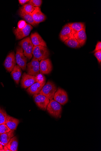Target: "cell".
<instances>
[{
  "mask_svg": "<svg viewBox=\"0 0 101 151\" xmlns=\"http://www.w3.org/2000/svg\"><path fill=\"white\" fill-rule=\"evenodd\" d=\"M47 110L52 116L56 118L61 117L62 107L61 104L52 99L47 107Z\"/></svg>",
  "mask_w": 101,
  "mask_h": 151,
  "instance_id": "6da1fadb",
  "label": "cell"
},
{
  "mask_svg": "<svg viewBox=\"0 0 101 151\" xmlns=\"http://www.w3.org/2000/svg\"><path fill=\"white\" fill-rule=\"evenodd\" d=\"M49 55V52L47 47L42 46H34L33 55L34 58L39 61L48 59Z\"/></svg>",
  "mask_w": 101,
  "mask_h": 151,
  "instance_id": "7a4b0ae2",
  "label": "cell"
},
{
  "mask_svg": "<svg viewBox=\"0 0 101 151\" xmlns=\"http://www.w3.org/2000/svg\"><path fill=\"white\" fill-rule=\"evenodd\" d=\"M57 90V88L55 84L52 81H49L43 87L39 93L45 96L51 101L53 99Z\"/></svg>",
  "mask_w": 101,
  "mask_h": 151,
  "instance_id": "3957f363",
  "label": "cell"
},
{
  "mask_svg": "<svg viewBox=\"0 0 101 151\" xmlns=\"http://www.w3.org/2000/svg\"><path fill=\"white\" fill-rule=\"evenodd\" d=\"M16 52V63L23 70L25 71L26 69L27 58L25 56L23 50L20 47H17Z\"/></svg>",
  "mask_w": 101,
  "mask_h": 151,
  "instance_id": "277c9868",
  "label": "cell"
},
{
  "mask_svg": "<svg viewBox=\"0 0 101 151\" xmlns=\"http://www.w3.org/2000/svg\"><path fill=\"white\" fill-rule=\"evenodd\" d=\"M27 74L36 76L40 73V63L37 59L33 58L32 61L27 64Z\"/></svg>",
  "mask_w": 101,
  "mask_h": 151,
  "instance_id": "5b68a950",
  "label": "cell"
},
{
  "mask_svg": "<svg viewBox=\"0 0 101 151\" xmlns=\"http://www.w3.org/2000/svg\"><path fill=\"white\" fill-rule=\"evenodd\" d=\"M33 97L37 106L43 110L45 111L50 102L49 99L45 96L40 93L34 95Z\"/></svg>",
  "mask_w": 101,
  "mask_h": 151,
  "instance_id": "8992f818",
  "label": "cell"
},
{
  "mask_svg": "<svg viewBox=\"0 0 101 151\" xmlns=\"http://www.w3.org/2000/svg\"><path fill=\"white\" fill-rule=\"evenodd\" d=\"M54 100L62 105H64L68 101V97L66 92L64 89L59 88L54 93Z\"/></svg>",
  "mask_w": 101,
  "mask_h": 151,
  "instance_id": "52a82bcc",
  "label": "cell"
},
{
  "mask_svg": "<svg viewBox=\"0 0 101 151\" xmlns=\"http://www.w3.org/2000/svg\"><path fill=\"white\" fill-rule=\"evenodd\" d=\"M16 63L15 53L11 52L8 55L4 63L6 70L9 72H11Z\"/></svg>",
  "mask_w": 101,
  "mask_h": 151,
  "instance_id": "ba28073f",
  "label": "cell"
},
{
  "mask_svg": "<svg viewBox=\"0 0 101 151\" xmlns=\"http://www.w3.org/2000/svg\"><path fill=\"white\" fill-rule=\"evenodd\" d=\"M33 29V27L31 24H27L26 26L24 28L19 29L17 27L14 29L13 32L16 39L20 40L29 35Z\"/></svg>",
  "mask_w": 101,
  "mask_h": 151,
  "instance_id": "9c48e42d",
  "label": "cell"
},
{
  "mask_svg": "<svg viewBox=\"0 0 101 151\" xmlns=\"http://www.w3.org/2000/svg\"><path fill=\"white\" fill-rule=\"evenodd\" d=\"M36 82V76L30 75L24 73L22 76L21 86L23 88L26 89Z\"/></svg>",
  "mask_w": 101,
  "mask_h": 151,
  "instance_id": "30bf717a",
  "label": "cell"
},
{
  "mask_svg": "<svg viewBox=\"0 0 101 151\" xmlns=\"http://www.w3.org/2000/svg\"><path fill=\"white\" fill-rule=\"evenodd\" d=\"M52 70L51 61L49 59L43 60L40 63V73L43 74L50 73Z\"/></svg>",
  "mask_w": 101,
  "mask_h": 151,
  "instance_id": "8fae6325",
  "label": "cell"
},
{
  "mask_svg": "<svg viewBox=\"0 0 101 151\" xmlns=\"http://www.w3.org/2000/svg\"><path fill=\"white\" fill-rule=\"evenodd\" d=\"M74 37L73 31L70 26L66 24L63 27L60 34V37L62 42H64L69 38Z\"/></svg>",
  "mask_w": 101,
  "mask_h": 151,
  "instance_id": "7c38bea8",
  "label": "cell"
},
{
  "mask_svg": "<svg viewBox=\"0 0 101 151\" xmlns=\"http://www.w3.org/2000/svg\"><path fill=\"white\" fill-rule=\"evenodd\" d=\"M31 14L37 25L44 21L47 19L46 16L41 12L40 8L39 7H37Z\"/></svg>",
  "mask_w": 101,
  "mask_h": 151,
  "instance_id": "4fadbf2b",
  "label": "cell"
},
{
  "mask_svg": "<svg viewBox=\"0 0 101 151\" xmlns=\"http://www.w3.org/2000/svg\"><path fill=\"white\" fill-rule=\"evenodd\" d=\"M31 38L32 42L34 46H42L47 47L46 42L38 33H32Z\"/></svg>",
  "mask_w": 101,
  "mask_h": 151,
  "instance_id": "5bb4252c",
  "label": "cell"
},
{
  "mask_svg": "<svg viewBox=\"0 0 101 151\" xmlns=\"http://www.w3.org/2000/svg\"><path fill=\"white\" fill-rule=\"evenodd\" d=\"M20 122V120L7 115L5 124L12 130H16Z\"/></svg>",
  "mask_w": 101,
  "mask_h": 151,
  "instance_id": "9a60e30c",
  "label": "cell"
},
{
  "mask_svg": "<svg viewBox=\"0 0 101 151\" xmlns=\"http://www.w3.org/2000/svg\"><path fill=\"white\" fill-rule=\"evenodd\" d=\"M45 84L46 83H41L39 82H35L27 89V91L29 94L31 95L39 93Z\"/></svg>",
  "mask_w": 101,
  "mask_h": 151,
  "instance_id": "2e32d148",
  "label": "cell"
},
{
  "mask_svg": "<svg viewBox=\"0 0 101 151\" xmlns=\"http://www.w3.org/2000/svg\"><path fill=\"white\" fill-rule=\"evenodd\" d=\"M22 73L21 68L18 65H16L11 72V75L17 84L19 83Z\"/></svg>",
  "mask_w": 101,
  "mask_h": 151,
  "instance_id": "e0dca14e",
  "label": "cell"
},
{
  "mask_svg": "<svg viewBox=\"0 0 101 151\" xmlns=\"http://www.w3.org/2000/svg\"><path fill=\"white\" fill-rule=\"evenodd\" d=\"M74 36L80 46H83L85 44L86 40L85 27L82 30L75 34Z\"/></svg>",
  "mask_w": 101,
  "mask_h": 151,
  "instance_id": "ac0fdd59",
  "label": "cell"
},
{
  "mask_svg": "<svg viewBox=\"0 0 101 151\" xmlns=\"http://www.w3.org/2000/svg\"><path fill=\"white\" fill-rule=\"evenodd\" d=\"M14 136V131L11 130L8 132L0 134V141L3 146H5Z\"/></svg>",
  "mask_w": 101,
  "mask_h": 151,
  "instance_id": "d6986e66",
  "label": "cell"
},
{
  "mask_svg": "<svg viewBox=\"0 0 101 151\" xmlns=\"http://www.w3.org/2000/svg\"><path fill=\"white\" fill-rule=\"evenodd\" d=\"M20 16L24 19L28 23L34 26L37 25L31 15L25 12L20 9L19 11Z\"/></svg>",
  "mask_w": 101,
  "mask_h": 151,
  "instance_id": "ffe728a7",
  "label": "cell"
},
{
  "mask_svg": "<svg viewBox=\"0 0 101 151\" xmlns=\"http://www.w3.org/2000/svg\"><path fill=\"white\" fill-rule=\"evenodd\" d=\"M68 24L73 31L74 35L82 30L85 27L83 22H74L68 23Z\"/></svg>",
  "mask_w": 101,
  "mask_h": 151,
  "instance_id": "44dd1931",
  "label": "cell"
},
{
  "mask_svg": "<svg viewBox=\"0 0 101 151\" xmlns=\"http://www.w3.org/2000/svg\"><path fill=\"white\" fill-rule=\"evenodd\" d=\"M18 142L16 136H13L8 143L5 146L10 151H17L18 150Z\"/></svg>",
  "mask_w": 101,
  "mask_h": 151,
  "instance_id": "7402d4cb",
  "label": "cell"
},
{
  "mask_svg": "<svg viewBox=\"0 0 101 151\" xmlns=\"http://www.w3.org/2000/svg\"><path fill=\"white\" fill-rule=\"evenodd\" d=\"M64 42L66 45L71 48H78L81 47L74 37L69 38Z\"/></svg>",
  "mask_w": 101,
  "mask_h": 151,
  "instance_id": "603a6c76",
  "label": "cell"
},
{
  "mask_svg": "<svg viewBox=\"0 0 101 151\" xmlns=\"http://www.w3.org/2000/svg\"><path fill=\"white\" fill-rule=\"evenodd\" d=\"M31 43V37H28L20 41L19 43V45L22 48L24 52L26 50Z\"/></svg>",
  "mask_w": 101,
  "mask_h": 151,
  "instance_id": "cb8c5ba5",
  "label": "cell"
},
{
  "mask_svg": "<svg viewBox=\"0 0 101 151\" xmlns=\"http://www.w3.org/2000/svg\"><path fill=\"white\" fill-rule=\"evenodd\" d=\"M36 8L37 7H35L30 4H27L23 5L20 9L25 12L31 14Z\"/></svg>",
  "mask_w": 101,
  "mask_h": 151,
  "instance_id": "d4e9b609",
  "label": "cell"
},
{
  "mask_svg": "<svg viewBox=\"0 0 101 151\" xmlns=\"http://www.w3.org/2000/svg\"><path fill=\"white\" fill-rule=\"evenodd\" d=\"M34 45L32 42L28 46L26 50L23 52L25 56L28 59L31 60L33 57V51Z\"/></svg>",
  "mask_w": 101,
  "mask_h": 151,
  "instance_id": "484cf974",
  "label": "cell"
},
{
  "mask_svg": "<svg viewBox=\"0 0 101 151\" xmlns=\"http://www.w3.org/2000/svg\"><path fill=\"white\" fill-rule=\"evenodd\" d=\"M7 115L5 110L0 107V125L5 124Z\"/></svg>",
  "mask_w": 101,
  "mask_h": 151,
  "instance_id": "4316f807",
  "label": "cell"
},
{
  "mask_svg": "<svg viewBox=\"0 0 101 151\" xmlns=\"http://www.w3.org/2000/svg\"><path fill=\"white\" fill-rule=\"evenodd\" d=\"M43 75L40 73L36 76V82L41 83H46V78Z\"/></svg>",
  "mask_w": 101,
  "mask_h": 151,
  "instance_id": "83f0119b",
  "label": "cell"
},
{
  "mask_svg": "<svg viewBox=\"0 0 101 151\" xmlns=\"http://www.w3.org/2000/svg\"><path fill=\"white\" fill-rule=\"evenodd\" d=\"M42 3L41 0H30L27 4H30L35 7H39Z\"/></svg>",
  "mask_w": 101,
  "mask_h": 151,
  "instance_id": "f1b7e54d",
  "label": "cell"
},
{
  "mask_svg": "<svg viewBox=\"0 0 101 151\" xmlns=\"http://www.w3.org/2000/svg\"><path fill=\"white\" fill-rule=\"evenodd\" d=\"M11 130L5 124L0 125V134L8 132Z\"/></svg>",
  "mask_w": 101,
  "mask_h": 151,
  "instance_id": "f546056e",
  "label": "cell"
},
{
  "mask_svg": "<svg viewBox=\"0 0 101 151\" xmlns=\"http://www.w3.org/2000/svg\"><path fill=\"white\" fill-rule=\"evenodd\" d=\"M27 24V23L25 21L21 20L18 23L17 28L19 29H23L26 26Z\"/></svg>",
  "mask_w": 101,
  "mask_h": 151,
  "instance_id": "4dcf8cb0",
  "label": "cell"
},
{
  "mask_svg": "<svg viewBox=\"0 0 101 151\" xmlns=\"http://www.w3.org/2000/svg\"><path fill=\"white\" fill-rule=\"evenodd\" d=\"M94 55L97 59L99 63H100L101 62V50L95 52Z\"/></svg>",
  "mask_w": 101,
  "mask_h": 151,
  "instance_id": "1f68e13d",
  "label": "cell"
},
{
  "mask_svg": "<svg viewBox=\"0 0 101 151\" xmlns=\"http://www.w3.org/2000/svg\"><path fill=\"white\" fill-rule=\"evenodd\" d=\"M101 50V42H98L93 52H95L96 51Z\"/></svg>",
  "mask_w": 101,
  "mask_h": 151,
  "instance_id": "d6a6232c",
  "label": "cell"
},
{
  "mask_svg": "<svg viewBox=\"0 0 101 151\" xmlns=\"http://www.w3.org/2000/svg\"><path fill=\"white\" fill-rule=\"evenodd\" d=\"M29 0H19V2L20 4L21 5H23L25 4L28 3Z\"/></svg>",
  "mask_w": 101,
  "mask_h": 151,
  "instance_id": "836d02e7",
  "label": "cell"
},
{
  "mask_svg": "<svg viewBox=\"0 0 101 151\" xmlns=\"http://www.w3.org/2000/svg\"><path fill=\"white\" fill-rule=\"evenodd\" d=\"M3 148V145L1 141H0V149H2Z\"/></svg>",
  "mask_w": 101,
  "mask_h": 151,
  "instance_id": "e575fe53",
  "label": "cell"
}]
</instances>
